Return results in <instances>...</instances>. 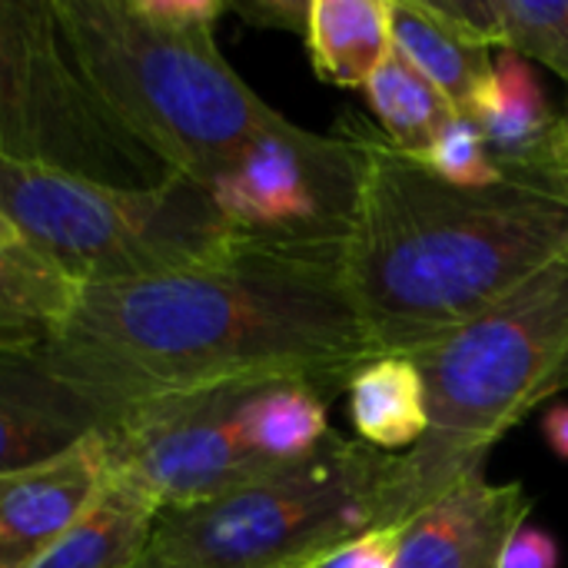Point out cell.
Masks as SVG:
<instances>
[{"label": "cell", "instance_id": "cell-24", "mask_svg": "<svg viewBox=\"0 0 568 568\" xmlns=\"http://www.w3.org/2000/svg\"><path fill=\"white\" fill-rule=\"evenodd\" d=\"M226 10H236L253 27L293 30L300 37L306 33V17H310V3H296V0H243V3H226Z\"/></svg>", "mask_w": 568, "mask_h": 568}, {"label": "cell", "instance_id": "cell-23", "mask_svg": "<svg viewBox=\"0 0 568 568\" xmlns=\"http://www.w3.org/2000/svg\"><path fill=\"white\" fill-rule=\"evenodd\" d=\"M559 566H562L559 542H556L546 529H539V526H532V523H523V526L513 532V539H509V546H506V552H503V568Z\"/></svg>", "mask_w": 568, "mask_h": 568}, {"label": "cell", "instance_id": "cell-4", "mask_svg": "<svg viewBox=\"0 0 568 568\" xmlns=\"http://www.w3.org/2000/svg\"><path fill=\"white\" fill-rule=\"evenodd\" d=\"M429 429L399 456L383 529L406 526L463 479L486 473L496 443L568 386V253L473 323L409 356Z\"/></svg>", "mask_w": 568, "mask_h": 568}, {"label": "cell", "instance_id": "cell-1", "mask_svg": "<svg viewBox=\"0 0 568 568\" xmlns=\"http://www.w3.org/2000/svg\"><path fill=\"white\" fill-rule=\"evenodd\" d=\"M40 356L110 419L236 379H303L336 396L376 359L346 290L343 250L240 240L176 273L80 290Z\"/></svg>", "mask_w": 568, "mask_h": 568}, {"label": "cell", "instance_id": "cell-25", "mask_svg": "<svg viewBox=\"0 0 568 568\" xmlns=\"http://www.w3.org/2000/svg\"><path fill=\"white\" fill-rule=\"evenodd\" d=\"M542 436L549 443V449L568 463V403H559L552 406L546 416H542Z\"/></svg>", "mask_w": 568, "mask_h": 568}, {"label": "cell", "instance_id": "cell-27", "mask_svg": "<svg viewBox=\"0 0 568 568\" xmlns=\"http://www.w3.org/2000/svg\"><path fill=\"white\" fill-rule=\"evenodd\" d=\"M13 243H20V233H17V226L10 223V216L0 210V250H3V246H13Z\"/></svg>", "mask_w": 568, "mask_h": 568}, {"label": "cell", "instance_id": "cell-9", "mask_svg": "<svg viewBox=\"0 0 568 568\" xmlns=\"http://www.w3.org/2000/svg\"><path fill=\"white\" fill-rule=\"evenodd\" d=\"M363 190V150L349 130L313 133L283 113L206 186L240 243L336 253L349 243Z\"/></svg>", "mask_w": 568, "mask_h": 568}, {"label": "cell", "instance_id": "cell-7", "mask_svg": "<svg viewBox=\"0 0 568 568\" xmlns=\"http://www.w3.org/2000/svg\"><path fill=\"white\" fill-rule=\"evenodd\" d=\"M0 210L80 290L176 273L236 243L210 193L176 173L156 186H110L0 160Z\"/></svg>", "mask_w": 568, "mask_h": 568}, {"label": "cell", "instance_id": "cell-5", "mask_svg": "<svg viewBox=\"0 0 568 568\" xmlns=\"http://www.w3.org/2000/svg\"><path fill=\"white\" fill-rule=\"evenodd\" d=\"M329 393L303 379H236L120 409L103 429L106 469L160 509L220 499L313 456Z\"/></svg>", "mask_w": 568, "mask_h": 568}, {"label": "cell", "instance_id": "cell-6", "mask_svg": "<svg viewBox=\"0 0 568 568\" xmlns=\"http://www.w3.org/2000/svg\"><path fill=\"white\" fill-rule=\"evenodd\" d=\"M399 456L333 433L313 456L220 499L160 509V568H303L383 529Z\"/></svg>", "mask_w": 568, "mask_h": 568}, {"label": "cell", "instance_id": "cell-8", "mask_svg": "<svg viewBox=\"0 0 568 568\" xmlns=\"http://www.w3.org/2000/svg\"><path fill=\"white\" fill-rule=\"evenodd\" d=\"M0 160L110 186H156L173 176L97 100L53 0H0Z\"/></svg>", "mask_w": 568, "mask_h": 568}, {"label": "cell", "instance_id": "cell-19", "mask_svg": "<svg viewBox=\"0 0 568 568\" xmlns=\"http://www.w3.org/2000/svg\"><path fill=\"white\" fill-rule=\"evenodd\" d=\"M363 93L383 126L379 133L409 156H426V150L456 116L449 100L396 50L373 73Z\"/></svg>", "mask_w": 568, "mask_h": 568}, {"label": "cell", "instance_id": "cell-12", "mask_svg": "<svg viewBox=\"0 0 568 568\" xmlns=\"http://www.w3.org/2000/svg\"><path fill=\"white\" fill-rule=\"evenodd\" d=\"M106 423L110 416L40 353H0V473L43 463Z\"/></svg>", "mask_w": 568, "mask_h": 568}, {"label": "cell", "instance_id": "cell-3", "mask_svg": "<svg viewBox=\"0 0 568 568\" xmlns=\"http://www.w3.org/2000/svg\"><path fill=\"white\" fill-rule=\"evenodd\" d=\"M53 10L106 113L203 190L280 113L220 53L223 0H53Z\"/></svg>", "mask_w": 568, "mask_h": 568}, {"label": "cell", "instance_id": "cell-21", "mask_svg": "<svg viewBox=\"0 0 568 568\" xmlns=\"http://www.w3.org/2000/svg\"><path fill=\"white\" fill-rule=\"evenodd\" d=\"M416 160H423L436 176H443L456 186H493V183L513 180L493 160L479 126L466 116H453L449 126L426 150V156H416Z\"/></svg>", "mask_w": 568, "mask_h": 568}, {"label": "cell", "instance_id": "cell-29", "mask_svg": "<svg viewBox=\"0 0 568 568\" xmlns=\"http://www.w3.org/2000/svg\"><path fill=\"white\" fill-rule=\"evenodd\" d=\"M320 559H323V556H320ZM303 568H313V562H310V566H303Z\"/></svg>", "mask_w": 568, "mask_h": 568}, {"label": "cell", "instance_id": "cell-22", "mask_svg": "<svg viewBox=\"0 0 568 568\" xmlns=\"http://www.w3.org/2000/svg\"><path fill=\"white\" fill-rule=\"evenodd\" d=\"M396 542L399 529H373L329 549L323 559L313 562V568H393Z\"/></svg>", "mask_w": 568, "mask_h": 568}, {"label": "cell", "instance_id": "cell-2", "mask_svg": "<svg viewBox=\"0 0 568 568\" xmlns=\"http://www.w3.org/2000/svg\"><path fill=\"white\" fill-rule=\"evenodd\" d=\"M346 130L363 150V190L343 276L376 356H413L568 253L566 186H456L366 120Z\"/></svg>", "mask_w": 568, "mask_h": 568}, {"label": "cell", "instance_id": "cell-13", "mask_svg": "<svg viewBox=\"0 0 568 568\" xmlns=\"http://www.w3.org/2000/svg\"><path fill=\"white\" fill-rule=\"evenodd\" d=\"M556 120H559V110L549 106V97L536 70L529 67V60L519 53L499 50L493 60L489 87L479 100L473 123L486 136V146L506 176L532 180V183H556L552 166H549V140H552Z\"/></svg>", "mask_w": 568, "mask_h": 568}, {"label": "cell", "instance_id": "cell-26", "mask_svg": "<svg viewBox=\"0 0 568 568\" xmlns=\"http://www.w3.org/2000/svg\"><path fill=\"white\" fill-rule=\"evenodd\" d=\"M549 166H552L556 183L568 186V106L559 113L552 140H549Z\"/></svg>", "mask_w": 568, "mask_h": 568}, {"label": "cell", "instance_id": "cell-15", "mask_svg": "<svg viewBox=\"0 0 568 568\" xmlns=\"http://www.w3.org/2000/svg\"><path fill=\"white\" fill-rule=\"evenodd\" d=\"M156 516L153 496L110 473L93 506L27 568H133L150 549Z\"/></svg>", "mask_w": 568, "mask_h": 568}, {"label": "cell", "instance_id": "cell-11", "mask_svg": "<svg viewBox=\"0 0 568 568\" xmlns=\"http://www.w3.org/2000/svg\"><path fill=\"white\" fill-rule=\"evenodd\" d=\"M103 429L77 446L0 473V568H27L100 496L106 483Z\"/></svg>", "mask_w": 568, "mask_h": 568}, {"label": "cell", "instance_id": "cell-10", "mask_svg": "<svg viewBox=\"0 0 568 568\" xmlns=\"http://www.w3.org/2000/svg\"><path fill=\"white\" fill-rule=\"evenodd\" d=\"M529 513L523 483H489L476 473L399 526L393 568H503V552Z\"/></svg>", "mask_w": 568, "mask_h": 568}, {"label": "cell", "instance_id": "cell-18", "mask_svg": "<svg viewBox=\"0 0 568 568\" xmlns=\"http://www.w3.org/2000/svg\"><path fill=\"white\" fill-rule=\"evenodd\" d=\"M346 399L359 439L379 453H409L429 429L426 386L409 356L363 363L346 386Z\"/></svg>", "mask_w": 568, "mask_h": 568}, {"label": "cell", "instance_id": "cell-16", "mask_svg": "<svg viewBox=\"0 0 568 568\" xmlns=\"http://www.w3.org/2000/svg\"><path fill=\"white\" fill-rule=\"evenodd\" d=\"M313 70L343 90H366L393 57L389 0H310L306 33Z\"/></svg>", "mask_w": 568, "mask_h": 568}, {"label": "cell", "instance_id": "cell-17", "mask_svg": "<svg viewBox=\"0 0 568 568\" xmlns=\"http://www.w3.org/2000/svg\"><path fill=\"white\" fill-rule=\"evenodd\" d=\"M80 286L23 240L0 250V353H40L77 306Z\"/></svg>", "mask_w": 568, "mask_h": 568}, {"label": "cell", "instance_id": "cell-14", "mask_svg": "<svg viewBox=\"0 0 568 568\" xmlns=\"http://www.w3.org/2000/svg\"><path fill=\"white\" fill-rule=\"evenodd\" d=\"M393 10V50L419 70L456 110L473 120L493 77V50L443 20L433 3L389 0Z\"/></svg>", "mask_w": 568, "mask_h": 568}, {"label": "cell", "instance_id": "cell-20", "mask_svg": "<svg viewBox=\"0 0 568 568\" xmlns=\"http://www.w3.org/2000/svg\"><path fill=\"white\" fill-rule=\"evenodd\" d=\"M496 50L546 63L568 83V0H493Z\"/></svg>", "mask_w": 568, "mask_h": 568}, {"label": "cell", "instance_id": "cell-28", "mask_svg": "<svg viewBox=\"0 0 568 568\" xmlns=\"http://www.w3.org/2000/svg\"><path fill=\"white\" fill-rule=\"evenodd\" d=\"M133 568H160V562H156V559H153V556L146 552V556H143V559H140V562H136Z\"/></svg>", "mask_w": 568, "mask_h": 568}]
</instances>
